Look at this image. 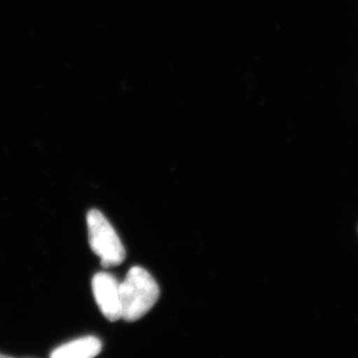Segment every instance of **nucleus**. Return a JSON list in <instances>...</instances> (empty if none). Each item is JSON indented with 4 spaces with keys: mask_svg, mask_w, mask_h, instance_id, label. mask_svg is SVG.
I'll return each instance as SVG.
<instances>
[{
    "mask_svg": "<svg viewBox=\"0 0 358 358\" xmlns=\"http://www.w3.org/2000/svg\"><path fill=\"white\" fill-rule=\"evenodd\" d=\"M122 319L134 322L147 315L159 298V288L154 277L141 267L129 268L120 282Z\"/></svg>",
    "mask_w": 358,
    "mask_h": 358,
    "instance_id": "obj_1",
    "label": "nucleus"
},
{
    "mask_svg": "<svg viewBox=\"0 0 358 358\" xmlns=\"http://www.w3.org/2000/svg\"><path fill=\"white\" fill-rule=\"evenodd\" d=\"M89 243L101 259L103 268L121 265L126 259V250L112 224L102 212L91 209L87 215Z\"/></svg>",
    "mask_w": 358,
    "mask_h": 358,
    "instance_id": "obj_2",
    "label": "nucleus"
},
{
    "mask_svg": "<svg viewBox=\"0 0 358 358\" xmlns=\"http://www.w3.org/2000/svg\"><path fill=\"white\" fill-rule=\"evenodd\" d=\"M94 298L101 312L110 322L122 319L120 282L109 273H96L92 280Z\"/></svg>",
    "mask_w": 358,
    "mask_h": 358,
    "instance_id": "obj_3",
    "label": "nucleus"
},
{
    "mask_svg": "<svg viewBox=\"0 0 358 358\" xmlns=\"http://www.w3.org/2000/svg\"><path fill=\"white\" fill-rule=\"evenodd\" d=\"M102 350V343L96 336H89L75 339L58 346L52 352L53 358H91Z\"/></svg>",
    "mask_w": 358,
    "mask_h": 358,
    "instance_id": "obj_4",
    "label": "nucleus"
},
{
    "mask_svg": "<svg viewBox=\"0 0 358 358\" xmlns=\"http://www.w3.org/2000/svg\"><path fill=\"white\" fill-rule=\"evenodd\" d=\"M7 357H8V355H2V353H0V358H7Z\"/></svg>",
    "mask_w": 358,
    "mask_h": 358,
    "instance_id": "obj_5",
    "label": "nucleus"
}]
</instances>
